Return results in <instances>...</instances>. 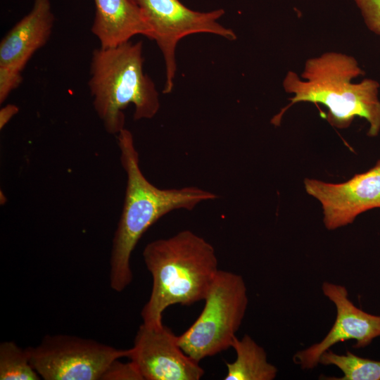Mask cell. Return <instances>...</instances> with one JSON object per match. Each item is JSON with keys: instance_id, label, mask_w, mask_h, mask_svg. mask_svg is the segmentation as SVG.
<instances>
[{"instance_id": "11", "label": "cell", "mask_w": 380, "mask_h": 380, "mask_svg": "<svg viewBox=\"0 0 380 380\" xmlns=\"http://www.w3.org/2000/svg\"><path fill=\"white\" fill-rule=\"evenodd\" d=\"M55 17L49 0H34L31 11L0 42V65L23 72L37 51L49 41Z\"/></svg>"}, {"instance_id": "4", "label": "cell", "mask_w": 380, "mask_h": 380, "mask_svg": "<svg viewBox=\"0 0 380 380\" xmlns=\"http://www.w3.org/2000/svg\"><path fill=\"white\" fill-rule=\"evenodd\" d=\"M141 41L115 47L95 49L90 63L88 86L94 108L110 134L125 129L123 110L134 106V119H151L160 108L159 94L144 71Z\"/></svg>"}, {"instance_id": "10", "label": "cell", "mask_w": 380, "mask_h": 380, "mask_svg": "<svg viewBox=\"0 0 380 380\" xmlns=\"http://www.w3.org/2000/svg\"><path fill=\"white\" fill-rule=\"evenodd\" d=\"M322 290L336 307V319L322 341L294 355L293 362L303 369L316 367L322 353L339 342L355 340L353 347L362 348L380 337V315L369 314L356 307L350 300L346 286L324 281Z\"/></svg>"}, {"instance_id": "13", "label": "cell", "mask_w": 380, "mask_h": 380, "mask_svg": "<svg viewBox=\"0 0 380 380\" xmlns=\"http://www.w3.org/2000/svg\"><path fill=\"white\" fill-rule=\"evenodd\" d=\"M232 348L236 357L233 362H226L225 380H273L278 369L268 362L265 349L249 335L241 339L235 337Z\"/></svg>"}, {"instance_id": "8", "label": "cell", "mask_w": 380, "mask_h": 380, "mask_svg": "<svg viewBox=\"0 0 380 380\" xmlns=\"http://www.w3.org/2000/svg\"><path fill=\"white\" fill-rule=\"evenodd\" d=\"M304 187L321 204L323 222L328 230L345 227L362 213L380 208V159L367 171L344 182L306 178Z\"/></svg>"}, {"instance_id": "16", "label": "cell", "mask_w": 380, "mask_h": 380, "mask_svg": "<svg viewBox=\"0 0 380 380\" xmlns=\"http://www.w3.org/2000/svg\"><path fill=\"white\" fill-rule=\"evenodd\" d=\"M367 28L380 36V0H354Z\"/></svg>"}, {"instance_id": "7", "label": "cell", "mask_w": 380, "mask_h": 380, "mask_svg": "<svg viewBox=\"0 0 380 380\" xmlns=\"http://www.w3.org/2000/svg\"><path fill=\"white\" fill-rule=\"evenodd\" d=\"M140 8L151 30V39L160 49L165 62V82L163 92L169 94L174 87L177 70L175 50L184 37L198 33L236 39L235 32L218 22L224 15L222 8L208 12L191 10L179 0H132Z\"/></svg>"}, {"instance_id": "18", "label": "cell", "mask_w": 380, "mask_h": 380, "mask_svg": "<svg viewBox=\"0 0 380 380\" xmlns=\"http://www.w3.org/2000/svg\"><path fill=\"white\" fill-rule=\"evenodd\" d=\"M23 82L22 72L0 65V103H4L9 94Z\"/></svg>"}, {"instance_id": "12", "label": "cell", "mask_w": 380, "mask_h": 380, "mask_svg": "<svg viewBox=\"0 0 380 380\" xmlns=\"http://www.w3.org/2000/svg\"><path fill=\"white\" fill-rule=\"evenodd\" d=\"M94 1L96 11L91 31L99 39L101 48L118 46L139 34L151 39V30L132 0Z\"/></svg>"}, {"instance_id": "1", "label": "cell", "mask_w": 380, "mask_h": 380, "mask_svg": "<svg viewBox=\"0 0 380 380\" xmlns=\"http://www.w3.org/2000/svg\"><path fill=\"white\" fill-rule=\"evenodd\" d=\"M118 141L127 182L123 208L113 239L109 280L110 288L121 292L133 279L132 253L151 225L172 210H191L200 203L215 200L218 196L194 186L179 189L156 187L141 170L132 132L123 129L118 134Z\"/></svg>"}, {"instance_id": "2", "label": "cell", "mask_w": 380, "mask_h": 380, "mask_svg": "<svg viewBox=\"0 0 380 380\" xmlns=\"http://www.w3.org/2000/svg\"><path fill=\"white\" fill-rule=\"evenodd\" d=\"M365 72L352 56L334 51L308 59L300 77L288 71L283 87L293 94L291 103L271 120L279 125L284 113L300 102L320 103L327 108L326 119L337 129H346L356 117L369 123L367 135L376 137L380 132L379 83L365 79L359 83L353 80Z\"/></svg>"}, {"instance_id": "15", "label": "cell", "mask_w": 380, "mask_h": 380, "mask_svg": "<svg viewBox=\"0 0 380 380\" xmlns=\"http://www.w3.org/2000/svg\"><path fill=\"white\" fill-rule=\"evenodd\" d=\"M41 376L33 367L28 348L13 341L0 344L1 380H39Z\"/></svg>"}, {"instance_id": "9", "label": "cell", "mask_w": 380, "mask_h": 380, "mask_svg": "<svg viewBox=\"0 0 380 380\" xmlns=\"http://www.w3.org/2000/svg\"><path fill=\"white\" fill-rule=\"evenodd\" d=\"M128 358L143 380H198L204 374L199 362L182 350L177 336L163 324L142 323Z\"/></svg>"}, {"instance_id": "5", "label": "cell", "mask_w": 380, "mask_h": 380, "mask_svg": "<svg viewBox=\"0 0 380 380\" xmlns=\"http://www.w3.org/2000/svg\"><path fill=\"white\" fill-rule=\"evenodd\" d=\"M203 300L198 318L177 336L182 350L198 362L232 348L248 304L242 276L220 270Z\"/></svg>"}, {"instance_id": "14", "label": "cell", "mask_w": 380, "mask_h": 380, "mask_svg": "<svg viewBox=\"0 0 380 380\" xmlns=\"http://www.w3.org/2000/svg\"><path fill=\"white\" fill-rule=\"evenodd\" d=\"M319 364L338 367L343 373L336 380H380V361L357 356L349 350L337 354L331 349L321 355Z\"/></svg>"}, {"instance_id": "3", "label": "cell", "mask_w": 380, "mask_h": 380, "mask_svg": "<svg viewBox=\"0 0 380 380\" xmlns=\"http://www.w3.org/2000/svg\"><path fill=\"white\" fill-rule=\"evenodd\" d=\"M142 255L153 280L141 312L148 325L163 324V312L170 305L204 300L220 270L214 247L190 230L148 243Z\"/></svg>"}, {"instance_id": "6", "label": "cell", "mask_w": 380, "mask_h": 380, "mask_svg": "<svg viewBox=\"0 0 380 380\" xmlns=\"http://www.w3.org/2000/svg\"><path fill=\"white\" fill-rule=\"evenodd\" d=\"M31 363L45 380H98L115 360L128 357L118 349L92 339L70 335H47L28 347Z\"/></svg>"}, {"instance_id": "17", "label": "cell", "mask_w": 380, "mask_h": 380, "mask_svg": "<svg viewBox=\"0 0 380 380\" xmlns=\"http://www.w3.org/2000/svg\"><path fill=\"white\" fill-rule=\"evenodd\" d=\"M120 360V359H119ZM114 361L103 374L102 379L143 380L136 366L130 360L127 363Z\"/></svg>"}, {"instance_id": "19", "label": "cell", "mask_w": 380, "mask_h": 380, "mask_svg": "<svg viewBox=\"0 0 380 380\" xmlns=\"http://www.w3.org/2000/svg\"><path fill=\"white\" fill-rule=\"evenodd\" d=\"M18 111V107L11 103L1 108L0 110V129H2Z\"/></svg>"}]
</instances>
